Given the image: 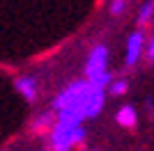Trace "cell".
<instances>
[{"instance_id":"11","label":"cell","mask_w":154,"mask_h":151,"mask_svg":"<svg viewBox=\"0 0 154 151\" xmlns=\"http://www.w3.org/2000/svg\"><path fill=\"white\" fill-rule=\"evenodd\" d=\"M145 53H147V57L154 62V37L149 39V44H147V48H145Z\"/></svg>"},{"instance_id":"1","label":"cell","mask_w":154,"mask_h":151,"mask_svg":"<svg viewBox=\"0 0 154 151\" xmlns=\"http://www.w3.org/2000/svg\"><path fill=\"white\" fill-rule=\"evenodd\" d=\"M103 101L106 92L101 87H94L90 80H76L53 99L51 110L55 112V121L78 126L83 119H92L101 112Z\"/></svg>"},{"instance_id":"5","label":"cell","mask_w":154,"mask_h":151,"mask_svg":"<svg viewBox=\"0 0 154 151\" xmlns=\"http://www.w3.org/2000/svg\"><path fill=\"white\" fill-rule=\"evenodd\" d=\"M14 87H16V92H19L28 103H35L37 96H39V82H37L35 76H19V78L14 80Z\"/></svg>"},{"instance_id":"10","label":"cell","mask_w":154,"mask_h":151,"mask_svg":"<svg viewBox=\"0 0 154 151\" xmlns=\"http://www.w3.org/2000/svg\"><path fill=\"white\" fill-rule=\"evenodd\" d=\"M110 14L113 16H117V14H122L124 9H127V0H110Z\"/></svg>"},{"instance_id":"7","label":"cell","mask_w":154,"mask_h":151,"mask_svg":"<svg viewBox=\"0 0 154 151\" xmlns=\"http://www.w3.org/2000/svg\"><path fill=\"white\" fill-rule=\"evenodd\" d=\"M53 124H55V112H53V110H48V112L39 114L37 119H35L32 128H35V131H46V128H51Z\"/></svg>"},{"instance_id":"8","label":"cell","mask_w":154,"mask_h":151,"mask_svg":"<svg viewBox=\"0 0 154 151\" xmlns=\"http://www.w3.org/2000/svg\"><path fill=\"white\" fill-rule=\"evenodd\" d=\"M152 14H154V0H147V2H143V7L138 9V25H147L149 19H152Z\"/></svg>"},{"instance_id":"3","label":"cell","mask_w":154,"mask_h":151,"mask_svg":"<svg viewBox=\"0 0 154 151\" xmlns=\"http://www.w3.org/2000/svg\"><path fill=\"white\" fill-rule=\"evenodd\" d=\"M108 46L103 44H97L94 48L90 50V55H88V62H85V80H92L97 78L99 73L103 71H108Z\"/></svg>"},{"instance_id":"4","label":"cell","mask_w":154,"mask_h":151,"mask_svg":"<svg viewBox=\"0 0 154 151\" xmlns=\"http://www.w3.org/2000/svg\"><path fill=\"white\" fill-rule=\"evenodd\" d=\"M143 50H145V37L143 32H131V37L127 39V53H124V64L127 67H134L138 60H140Z\"/></svg>"},{"instance_id":"2","label":"cell","mask_w":154,"mask_h":151,"mask_svg":"<svg viewBox=\"0 0 154 151\" xmlns=\"http://www.w3.org/2000/svg\"><path fill=\"white\" fill-rule=\"evenodd\" d=\"M85 140V128L81 124L69 126L62 121H55L51 126V151H69L74 144Z\"/></svg>"},{"instance_id":"9","label":"cell","mask_w":154,"mask_h":151,"mask_svg":"<svg viewBox=\"0 0 154 151\" xmlns=\"http://www.w3.org/2000/svg\"><path fill=\"white\" fill-rule=\"evenodd\" d=\"M108 89H110V94H113V96L124 94V92H127V80H113L108 85Z\"/></svg>"},{"instance_id":"6","label":"cell","mask_w":154,"mask_h":151,"mask_svg":"<svg viewBox=\"0 0 154 151\" xmlns=\"http://www.w3.org/2000/svg\"><path fill=\"white\" fill-rule=\"evenodd\" d=\"M115 119L120 126H127V128H131V126H136V119H138V114H136L134 105H122L120 110H117Z\"/></svg>"}]
</instances>
